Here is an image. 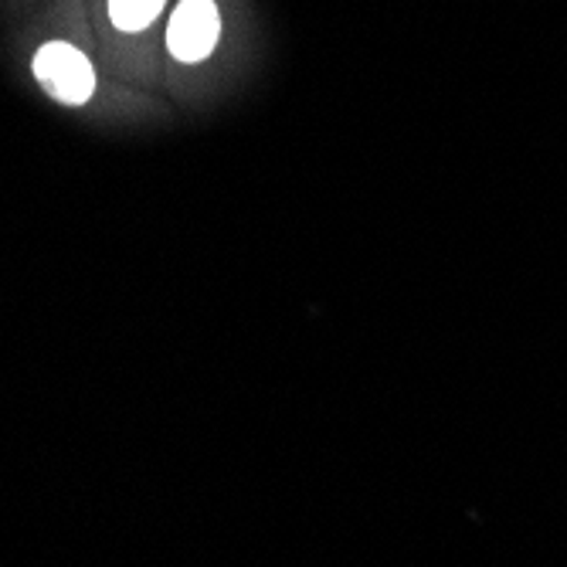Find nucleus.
<instances>
[{
    "mask_svg": "<svg viewBox=\"0 0 567 567\" xmlns=\"http://www.w3.org/2000/svg\"><path fill=\"white\" fill-rule=\"evenodd\" d=\"M34 75L51 95L65 102V106H82L95 89V72H92L89 59L75 44H65V41H48L38 51Z\"/></svg>",
    "mask_w": 567,
    "mask_h": 567,
    "instance_id": "1",
    "label": "nucleus"
},
{
    "mask_svg": "<svg viewBox=\"0 0 567 567\" xmlns=\"http://www.w3.org/2000/svg\"><path fill=\"white\" fill-rule=\"evenodd\" d=\"M221 38V14L215 0H184L167 28V48L177 62H204Z\"/></svg>",
    "mask_w": 567,
    "mask_h": 567,
    "instance_id": "2",
    "label": "nucleus"
},
{
    "mask_svg": "<svg viewBox=\"0 0 567 567\" xmlns=\"http://www.w3.org/2000/svg\"><path fill=\"white\" fill-rule=\"evenodd\" d=\"M164 0H110V21L120 31H143L157 21Z\"/></svg>",
    "mask_w": 567,
    "mask_h": 567,
    "instance_id": "3",
    "label": "nucleus"
}]
</instances>
